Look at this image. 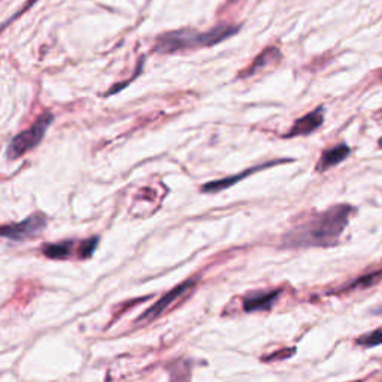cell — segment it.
Instances as JSON below:
<instances>
[{
	"mask_svg": "<svg viewBox=\"0 0 382 382\" xmlns=\"http://www.w3.org/2000/svg\"><path fill=\"white\" fill-rule=\"evenodd\" d=\"M354 212L351 205H335L324 212L313 214L284 234L282 248L335 247Z\"/></svg>",
	"mask_w": 382,
	"mask_h": 382,
	"instance_id": "cell-1",
	"label": "cell"
},
{
	"mask_svg": "<svg viewBox=\"0 0 382 382\" xmlns=\"http://www.w3.org/2000/svg\"><path fill=\"white\" fill-rule=\"evenodd\" d=\"M239 26L221 24L211 28L208 32H196V31H176L171 33H164L157 39L154 50L162 54H172L182 50H194L200 46L217 45L226 39L232 37L239 32Z\"/></svg>",
	"mask_w": 382,
	"mask_h": 382,
	"instance_id": "cell-2",
	"label": "cell"
},
{
	"mask_svg": "<svg viewBox=\"0 0 382 382\" xmlns=\"http://www.w3.org/2000/svg\"><path fill=\"white\" fill-rule=\"evenodd\" d=\"M54 121V115L51 112H44L39 119L32 124L31 129H27L21 133H18L8 145V159H18L42 142L44 136L48 130V127Z\"/></svg>",
	"mask_w": 382,
	"mask_h": 382,
	"instance_id": "cell-3",
	"label": "cell"
},
{
	"mask_svg": "<svg viewBox=\"0 0 382 382\" xmlns=\"http://www.w3.org/2000/svg\"><path fill=\"white\" fill-rule=\"evenodd\" d=\"M46 227V218L42 214H33L31 217H27L21 223H15V224H6V226L2 227L0 233L2 236L9 239V241H15V242H23L28 241L32 238H36L37 234H41Z\"/></svg>",
	"mask_w": 382,
	"mask_h": 382,
	"instance_id": "cell-4",
	"label": "cell"
},
{
	"mask_svg": "<svg viewBox=\"0 0 382 382\" xmlns=\"http://www.w3.org/2000/svg\"><path fill=\"white\" fill-rule=\"evenodd\" d=\"M194 284H196V279H187V281L181 282L180 286H176L175 288H172L168 293V295H164L159 302L154 303V305L148 311L144 312L138 321L139 322L141 321H151V320H154L157 317H160L162 313L164 311H168V308L172 306L176 300L181 299L185 295V293H187L189 290H191L194 287Z\"/></svg>",
	"mask_w": 382,
	"mask_h": 382,
	"instance_id": "cell-5",
	"label": "cell"
},
{
	"mask_svg": "<svg viewBox=\"0 0 382 382\" xmlns=\"http://www.w3.org/2000/svg\"><path fill=\"white\" fill-rule=\"evenodd\" d=\"M324 123V106H318L317 110L306 114L302 119L296 120L295 124L291 125L290 132L284 134V138H296V136H308L318 130Z\"/></svg>",
	"mask_w": 382,
	"mask_h": 382,
	"instance_id": "cell-6",
	"label": "cell"
},
{
	"mask_svg": "<svg viewBox=\"0 0 382 382\" xmlns=\"http://www.w3.org/2000/svg\"><path fill=\"white\" fill-rule=\"evenodd\" d=\"M281 295V290H272V291H257L251 293L250 296L243 299V309L247 312H256V311H268L272 308L273 303Z\"/></svg>",
	"mask_w": 382,
	"mask_h": 382,
	"instance_id": "cell-7",
	"label": "cell"
},
{
	"mask_svg": "<svg viewBox=\"0 0 382 382\" xmlns=\"http://www.w3.org/2000/svg\"><path fill=\"white\" fill-rule=\"evenodd\" d=\"M351 154V148L347 144H339L336 146H333L330 150H326L321 154L318 164H317V171L318 172H326L331 168H335L339 163L348 159Z\"/></svg>",
	"mask_w": 382,
	"mask_h": 382,
	"instance_id": "cell-8",
	"label": "cell"
},
{
	"mask_svg": "<svg viewBox=\"0 0 382 382\" xmlns=\"http://www.w3.org/2000/svg\"><path fill=\"white\" fill-rule=\"evenodd\" d=\"M277 164V162H270L268 164H260V166H256V168H251L248 171L242 172L241 175H236V176H232V178H224V180H220V181H214V182H208L205 184L202 187V191L203 193H217V191H221L224 189H229L232 187V185H234V182L236 181H241L243 178H247L248 175L254 173L256 171H260V169H266V168H270V166Z\"/></svg>",
	"mask_w": 382,
	"mask_h": 382,
	"instance_id": "cell-9",
	"label": "cell"
},
{
	"mask_svg": "<svg viewBox=\"0 0 382 382\" xmlns=\"http://www.w3.org/2000/svg\"><path fill=\"white\" fill-rule=\"evenodd\" d=\"M281 58V53L278 48H266V50H264L256 60L252 62V64H250V67L245 72L241 73V76H250V75H254V73H257L260 69H263V67H266L268 64L270 63H277L278 60Z\"/></svg>",
	"mask_w": 382,
	"mask_h": 382,
	"instance_id": "cell-10",
	"label": "cell"
},
{
	"mask_svg": "<svg viewBox=\"0 0 382 382\" xmlns=\"http://www.w3.org/2000/svg\"><path fill=\"white\" fill-rule=\"evenodd\" d=\"M73 242L72 241H64L60 243H45L42 247L44 256L53 260H64L72 254Z\"/></svg>",
	"mask_w": 382,
	"mask_h": 382,
	"instance_id": "cell-11",
	"label": "cell"
},
{
	"mask_svg": "<svg viewBox=\"0 0 382 382\" xmlns=\"http://www.w3.org/2000/svg\"><path fill=\"white\" fill-rule=\"evenodd\" d=\"M382 279V269L381 270H376L374 273H369V275H365L361 277L358 279H356L354 282H351L348 287L342 288V290H356V288H369L374 286L375 282L381 281Z\"/></svg>",
	"mask_w": 382,
	"mask_h": 382,
	"instance_id": "cell-12",
	"label": "cell"
},
{
	"mask_svg": "<svg viewBox=\"0 0 382 382\" xmlns=\"http://www.w3.org/2000/svg\"><path fill=\"white\" fill-rule=\"evenodd\" d=\"M357 345L365 347V348H374L378 345H382V330H374L366 335L360 336L357 340Z\"/></svg>",
	"mask_w": 382,
	"mask_h": 382,
	"instance_id": "cell-13",
	"label": "cell"
},
{
	"mask_svg": "<svg viewBox=\"0 0 382 382\" xmlns=\"http://www.w3.org/2000/svg\"><path fill=\"white\" fill-rule=\"evenodd\" d=\"M175 365H176V369H172L171 370V376H172V382H187L189 381V378H185V376H182V372L181 370H184V369H187L189 367V363H187V361H184V360H176L175 361Z\"/></svg>",
	"mask_w": 382,
	"mask_h": 382,
	"instance_id": "cell-14",
	"label": "cell"
},
{
	"mask_svg": "<svg viewBox=\"0 0 382 382\" xmlns=\"http://www.w3.org/2000/svg\"><path fill=\"white\" fill-rule=\"evenodd\" d=\"M97 243H99V238H90V239H87L81 243V252H80V256L81 259H88V257H92L93 256V252L96 251L97 248Z\"/></svg>",
	"mask_w": 382,
	"mask_h": 382,
	"instance_id": "cell-15",
	"label": "cell"
},
{
	"mask_svg": "<svg viewBox=\"0 0 382 382\" xmlns=\"http://www.w3.org/2000/svg\"><path fill=\"white\" fill-rule=\"evenodd\" d=\"M379 148H382V138L379 139Z\"/></svg>",
	"mask_w": 382,
	"mask_h": 382,
	"instance_id": "cell-16",
	"label": "cell"
},
{
	"mask_svg": "<svg viewBox=\"0 0 382 382\" xmlns=\"http://www.w3.org/2000/svg\"><path fill=\"white\" fill-rule=\"evenodd\" d=\"M356 382H361V381H356Z\"/></svg>",
	"mask_w": 382,
	"mask_h": 382,
	"instance_id": "cell-17",
	"label": "cell"
},
{
	"mask_svg": "<svg viewBox=\"0 0 382 382\" xmlns=\"http://www.w3.org/2000/svg\"><path fill=\"white\" fill-rule=\"evenodd\" d=\"M381 75H382V72H381Z\"/></svg>",
	"mask_w": 382,
	"mask_h": 382,
	"instance_id": "cell-18",
	"label": "cell"
}]
</instances>
